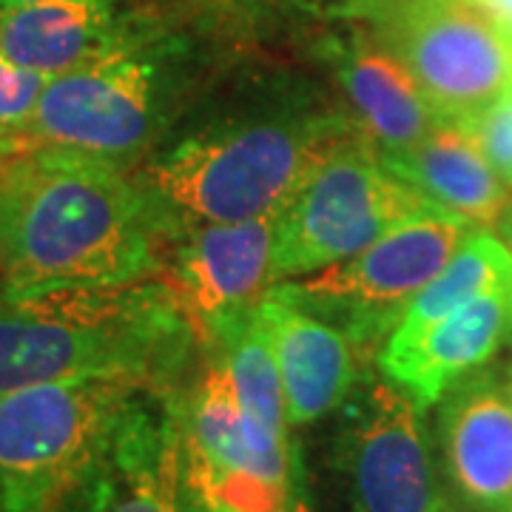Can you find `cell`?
Wrapping results in <instances>:
<instances>
[{
  "mask_svg": "<svg viewBox=\"0 0 512 512\" xmlns=\"http://www.w3.org/2000/svg\"><path fill=\"white\" fill-rule=\"evenodd\" d=\"M151 194L117 163L43 148L0 168V296L103 288L151 271Z\"/></svg>",
  "mask_w": 512,
  "mask_h": 512,
  "instance_id": "6da1fadb",
  "label": "cell"
},
{
  "mask_svg": "<svg viewBox=\"0 0 512 512\" xmlns=\"http://www.w3.org/2000/svg\"><path fill=\"white\" fill-rule=\"evenodd\" d=\"M191 322L168 282L0 296V396L74 379L151 382L180 365Z\"/></svg>",
  "mask_w": 512,
  "mask_h": 512,
  "instance_id": "7a4b0ae2",
  "label": "cell"
},
{
  "mask_svg": "<svg viewBox=\"0 0 512 512\" xmlns=\"http://www.w3.org/2000/svg\"><path fill=\"white\" fill-rule=\"evenodd\" d=\"M134 379H74L0 396V512H106Z\"/></svg>",
  "mask_w": 512,
  "mask_h": 512,
  "instance_id": "3957f363",
  "label": "cell"
},
{
  "mask_svg": "<svg viewBox=\"0 0 512 512\" xmlns=\"http://www.w3.org/2000/svg\"><path fill=\"white\" fill-rule=\"evenodd\" d=\"M336 148L322 120H265L188 137L148 165L151 197L202 222L279 217Z\"/></svg>",
  "mask_w": 512,
  "mask_h": 512,
  "instance_id": "277c9868",
  "label": "cell"
},
{
  "mask_svg": "<svg viewBox=\"0 0 512 512\" xmlns=\"http://www.w3.org/2000/svg\"><path fill=\"white\" fill-rule=\"evenodd\" d=\"M439 208L373 151L336 146L276 217L274 279L345 262L387 231Z\"/></svg>",
  "mask_w": 512,
  "mask_h": 512,
  "instance_id": "5b68a950",
  "label": "cell"
},
{
  "mask_svg": "<svg viewBox=\"0 0 512 512\" xmlns=\"http://www.w3.org/2000/svg\"><path fill=\"white\" fill-rule=\"evenodd\" d=\"M473 225L447 208L387 231L365 251L274 291L339 328L353 348H370L402 322L416 293L456 254Z\"/></svg>",
  "mask_w": 512,
  "mask_h": 512,
  "instance_id": "8992f818",
  "label": "cell"
},
{
  "mask_svg": "<svg viewBox=\"0 0 512 512\" xmlns=\"http://www.w3.org/2000/svg\"><path fill=\"white\" fill-rule=\"evenodd\" d=\"M390 49L441 120L464 123L512 89V40L470 0H393Z\"/></svg>",
  "mask_w": 512,
  "mask_h": 512,
  "instance_id": "52a82bcc",
  "label": "cell"
},
{
  "mask_svg": "<svg viewBox=\"0 0 512 512\" xmlns=\"http://www.w3.org/2000/svg\"><path fill=\"white\" fill-rule=\"evenodd\" d=\"M157 123V69L120 40L46 80L32 131L40 143L117 163L146 146Z\"/></svg>",
  "mask_w": 512,
  "mask_h": 512,
  "instance_id": "ba28073f",
  "label": "cell"
},
{
  "mask_svg": "<svg viewBox=\"0 0 512 512\" xmlns=\"http://www.w3.org/2000/svg\"><path fill=\"white\" fill-rule=\"evenodd\" d=\"M274 248L276 217L197 225L168 279L191 328L220 333L254 311L276 285Z\"/></svg>",
  "mask_w": 512,
  "mask_h": 512,
  "instance_id": "9c48e42d",
  "label": "cell"
},
{
  "mask_svg": "<svg viewBox=\"0 0 512 512\" xmlns=\"http://www.w3.org/2000/svg\"><path fill=\"white\" fill-rule=\"evenodd\" d=\"M356 512H441L421 410L396 384L379 382L350 441Z\"/></svg>",
  "mask_w": 512,
  "mask_h": 512,
  "instance_id": "30bf717a",
  "label": "cell"
},
{
  "mask_svg": "<svg viewBox=\"0 0 512 512\" xmlns=\"http://www.w3.org/2000/svg\"><path fill=\"white\" fill-rule=\"evenodd\" d=\"M510 325L512 288H498L444 316L407 348L382 350L379 362L387 382L424 410L487 365Z\"/></svg>",
  "mask_w": 512,
  "mask_h": 512,
  "instance_id": "8fae6325",
  "label": "cell"
},
{
  "mask_svg": "<svg viewBox=\"0 0 512 512\" xmlns=\"http://www.w3.org/2000/svg\"><path fill=\"white\" fill-rule=\"evenodd\" d=\"M450 484L476 512H512V399L487 379L458 384L441 410Z\"/></svg>",
  "mask_w": 512,
  "mask_h": 512,
  "instance_id": "7c38bea8",
  "label": "cell"
},
{
  "mask_svg": "<svg viewBox=\"0 0 512 512\" xmlns=\"http://www.w3.org/2000/svg\"><path fill=\"white\" fill-rule=\"evenodd\" d=\"M256 316L274 348L288 424L328 416L356 379L353 342L325 319L282 299L274 288L259 299Z\"/></svg>",
  "mask_w": 512,
  "mask_h": 512,
  "instance_id": "4fadbf2b",
  "label": "cell"
},
{
  "mask_svg": "<svg viewBox=\"0 0 512 512\" xmlns=\"http://www.w3.org/2000/svg\"><path fill=\"white\" fill-rule=\"evenodd\" d=\"M382 163L424 197L478 228H493L512 202L510 185L495 174L473 131L456 120H441L410 151L382 154Z\"/></svg>",
  "mask_w": 512,
  "mask_h": 512,
  "instance_id": "5bb4252c",
  "label": "cell"
},
{
  "mask_svg": "<svg viewBox=\"0 0 512 512\" xmlns=\"http://www.w3.org/2000/svg\"><path fill=\"white\" fill-rule=\"evenodd\" d=\"M120 43L106 0H35L0 6V55L46 77Z\"/></svg>",
  "mask_w": 512,
  "mask_h": 512,
  "instance_id": "9a60e30c",
  "label": "cell"
},
{
  "mask_svg": "<svg viewBox=\"0 0 512 512\" xmlns=\"http://www.w3.org/2000/svg\"><path fill=\"white\" fill-rule=\"evenodd\" d=\"M339 80L367 134L384 148L382 154L410 151L441 123L416 77L390 46L350 43L339 60Z\"/></svg>",
  "mask_w": 512,
  "mask_h": 512,
  "instance_id": "2e32d148",
  "label": "cell"
},
{
  "mask_svg": "<svg viewBox=\"0 0 512 512\" xmlns=\"http://www.w3.org/2000/svg\"><path fill=\"white\" fill-rule=\"evenodd\" d=\"M183 416L137 396L117 447V484L106 512H185Z\"/></svg>",
  "mask_w": 512,
  "mask_h": 512,
  "instance_id": "e0dca14e",
  "label": "cell"
},
{
  "mask_svg": "<svg viewBox=\"0 0 512 512\" xmlns=\"http://www.w3.org/2000/svg\"><path fill=\"white\" fill-rule=\"evenodd\" d=\"M498 288H512L510 251L490 228H473L450 262L407 305L402 322L387 336L384 350L407 348L444 316Z\"/></svg>",
  "mask_w": 512,
  "mask_h": 512,
  "instance_id": "ac0fdd59",
  "label": "cell"
},
{
  "mask_svg": "<svg viewBox=\"0 0 512 512\" xmlns=\"http://www.w3.org/2000/svg\"><path fill=\"white\" fill-rule=\"evenodd\" d=\"M225 345V362L237 384V396L245 416L254 421L262 433L288 444V413H285V390L276 365L271 339L262 328L256 308L217 333Z\"/></svg>",
  "mask_w": 512,
  "mask_h": 512,
  "instance_id": "d6986e66",
  "label": "cell"
},
{
  "mask_svg": "<svg viewBox=\"0 0 512 512\" xmlns=\"http://www.w3.org/2000/svg\"><path fill=\"white\" fill-rule=\"evenodd\" d=\"M46 80V74L29 72L0 55V134L29 128Z\"/></svg>",
  "mask_w": 512,
  "mask_h": 512,
  "instance_id": "ffe728a7",
  "label": "cell"
},
{
  "mask_svg": "<svg viewBox=\"0 0 512 512\" xmlns=\"http://www.w3.org/2000/svg\"><path fill=\"white\" fill-rule=\"evenodd\" d=\"M464 126L473 131L495 174L512 188V89L476 117L464 120Z\"/></svg>",
  "mask_w": 512,
  "mask_h": 512,
  "instance_id": "44dd1931",
  "label": "cell"
},
{
  "mask_svg": "<svg viewBox=\"0 0 512 512\" xmlns=\"http://www.w3.org/2000/svg\"><path fill=\"white\" fill-rule=\"evenodd\" d=\"M285 512H313L311 498H308V484H305V470H302V458H299V453H293V461H291V487H288Z\"/></svg>",
  "mask_w": 512,
  "mask_h": 512,
  "instance_id": "7402d4cb",
  "label": "cell"
},
{
  "mask_svg": "<svg viewBox=\"0 0 512 512\" xmlns=\"http://www.w3.org/2000/svg\"><path fill=\"white\" fill-rule=\"evenodd\" d=\"M185 493H188V512H239L228 501H222L220 495L208 493L202 487H188L185 484Z\"/></svg>",
  "mask_w": 512,
  "mask_h": 512,
  "instance_id": "603a6c76",
  "label": "cell"
},
{
  "mask_svg": "<svg viewBox=\"0 0 512 512\" xmlns=\"http://www.w3.org/2000/svg\"><path fill=\"white\" fill-rule=\"evenodd\" d=\"M473 6H478L490 20H495L501 26V32H507L512 40V0H470Z\"/></svg>",
  "mask_w": 512,
  "mask_h": 512,
  "instance_id": "cb8c5ba5",
  "label": "cell"
},
{
  "mask_svg": "<svg viewBox=\"0 0 512 512\" xmlns=\"http://www.w3.org/2000/svg\"><path fill=\"white\" fill-rule=\"evenodd\" d=\"M493 234L501 239V245H504V248H507L512 256V202L507 205V208H504V214H501V217H498V222L493 225Z\"/></svg>",
  "mask_w": 512,
  "mask_h": 512,
  "instance_id": "d4e9b609",
  "label": "cell"
},
{
  "mask_svg": "<svg viewBox=\"0 0 512 512\" xmlns=\"http://www.w3.org/2000/svg\"><path fill=\"white\" fill-rule=\"evenodd\" d=\"M18 3H35V0H0V6H18Z\"/></svg>",
  "mask_w": 512,
  "mask_h": 512,
  "instance_id": "484cf974",
  "label": "cell"
},
{
  "mask_svg": "<svg viewBox=\"0 0 512 512\" xmlns=\"http://www.w3.org/2000/svg\"><path fill=\"white\" fill-rule=\"evenodd\" d=\"M507 393H510V399H512V370H510V384H507Z\"/></svg>",
  "mask_w": 512,
  "mask_h": 512,
  "instance_id": "4316f807",
  "label": "cell"
},
{
  "mask_svg": "<svg viewBox=\"0 0 512 512\" xmlns=\"http://www.w3.org/2000/svg\"><path fill=\"white\" fill-rule=\"evenodd\" d=\"M510 330H512V325H510Z\"/></svg>",
  "mask_w": 512,
  "mask_h": 512,
  "instance_id": "83f0119b",
  "label": "cell"
}]
</instances>
